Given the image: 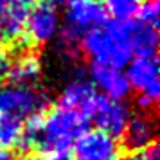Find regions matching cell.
Segmentation results:
<instances>
[{"label": "cell", "instance_id": "cell-1", "mask_svg": "<svg viewBox=\"0 0 160 160\" xmlns=\"http://www.w3.org/2000/svg\"><path fill=\"white\" fill-rule=\"evenodd\" d=\"M88 117L58 102L49 112L27 124L25 146H38L40 151L65 155L87 131Z\"/></svg>", "mask_w": 160, "mask_h": 160}, {"label": "cell", "instance_id": "cell-2", "mask_svg": "<svg viewBox=\"0 0 160 160\" xmlns=\"http://www.w3.org/2000/svg\"><path fill=\"white\" fill-rule=\"evenodd\" d=\"M79 51L92 65L122 68L135 56L130 36V22L104 23L79 40Z\"/></svg>", "mask_w": 160, "mask_h": 160}, {"label": "cell", "instance_id": "cell-3", "mask_svg": "<svg viewBox=\"0 0 160 160\" xmlns=\"http://www.w3.org/2000/svg\"><path fill=\"white\" fill-rule=\"evenodd\" d=\"M49 95L36 87L22 85H0V115L15 117L29 124L47 112Z\"/></svg>", "mask_w": 160, "mask_h": 160}, {"label": "cell", "instance_id": "cell-4", "mask_svg": "<svg viewBox=\"0 0 160 160\" xmlns=\"http://www.w3.org/2000/svg\"><path fill=\"white\" fill-rule=\"evenodd\" d=\"M106 15L101 0H68L61 22V38L79 43L87 32L106 23Z\"/></svg>", "mask_w": 160, "mask_h": 160}, {"label": "cell", "instance_id": "cell-5", "mask_svg": "<svg viewBox=\"0 0 160 160\" xmlns=\"http://www.w3.org/2000/svg\"><path fill=\"white\" fill-rule=\"evenodd\" d=\"M126 79L130 90L137 95V104L148 112L151 110L160 97L158 83V61L157 54L151 56H133L126 65Z\"/></svg>", "mask_w": 160, "mask_h": 160}, {"label": "cell", "instance_id": "cell-6", "mask_svg": "<svg viewBox=\"0 0 160 160\" xmlns=\"http://www.w3.org/2000/svg\"><path fill=\"white\" fill-rule=\"evenodd\" d=\"M59 32H61V16L54 6L43 2L29 9L23 25V34L32 45L52 43L54 40H58Z\"/></svg>", "mask_w": 160, "mask_h": 160}, {"label": "cell", "instance_id": "cell-7", "mask_svg": "<svg viewBox=\"0 0 160 160\" xmlns=\"http://www.w3.org/2000/svg\"><path fill=\"white\" fill-rule=\"evenodd\" d=\"M76 160H122V148L115 137L101 130L85 131L74 144Z\"/></svg>", "mask_w": 160, "mask_h": 160}, {"label": "cell", "instance_id": "cell-8", "mask_svg": "<svg viewBox=\"0 0 160 160\" xmlns=\"http://www.w3.org/2000/svg\"><path fill=\"white\" fill-rule=\"evenodd\" d=\"M99 97L101 95L97 94L90 78L83 76V74H76L65 83L61 95H59V102L68 108L78 110L79 113L90 119Z\"/></svg>", "mask_w": 160, "mask_h": 160}, {"label": "cell", "instance_id": "cell-9", "mask_svg": "<svg viewBox=\"0 0 160 160\" xmlns=\"http://www.w3.org/2000/svg\"><path fill=\"white\" fill-rule=\"evenodd\" d=\"M131 113L130 106L124 101H115V99H106L99 97V101L95 104L94 113L90 119H94L97 124V130L108 133L112 137H121L124 126L128 124Z\"/></svg>", "mask_w": 160, "mask_h": 160}, {"label": "cell", "instance_id": "cell-10", "mask_svg": "<svg viewBox=\"0 0 160 160\" xmlns=\"http://www.w3.org/2000/svg\"><path fill=\"white\" fill-rule=\"evenodd\" d=\"M122 146L128 151H142L155 146V138H157V124L148 112H140L130 117L128 124L124 126L122 133Z\"/></svg>", "mask_w": 160, "mask_h": 160}, {"label": "cell", "instance_id": "cell-11", "mask_svg": "<svg viewBox=\"0 0 160 160\" xmlns=\"http://www.w3.org/2000/svg\"><path fill=\"white\" fill-rule=\"evenodd\" d=\"M90 81L97 92H101L102 97L106 99H115L124 101L130 95V85L126 79V74L122 68H113V67H97L92 65L90 70Z\"/></svg>", "mask_w": 160, "mask_h": 160}, {"label": "cell", "instance_id": "cell-12", "mask_svg": "<svg viewBox=\"0 0 160 160\" xmlns=\"http://www.w3.org/2000/svg\"><path fill=\"white\" fill-rule=\"evenodd\" d=\"M31 0H0V36L15 42L23 36Z\"/></svg>", "mask_w": 160, "mask_h": 160}, {"label": "cell", "instance_id": "cell-13", "mask_svg": "<svg viewBox=\"0 0 160 160\" xmlns=\"http://www.w3.org/2000/svg\"><path fill=\"white\" fill-rule=\"evenodd\" d=\"M6 78L13 85H22V87H36V83L42 78V63L34 54H20V56H11L8 74Z\"/></svg>", "mask_w": 160, "mask_h": 160}, {"label": "cell", "instance_id": "cell-14", "mask_svg": "<svg viewBox=\"0 0 160 160\" xmlns=\"http://www.w3.org/2000/svg\"><path fill=\"white\" fill-rule=\"evenodd\" d=\"M130 36L135 56H151L157 54L158 47V25L146 23L140 20L130 22Z\"/></svg>", "mask_w": 160, "mask_h": 160}, {"label": "cell", "instance_id": "cell-15", "mask_svg": "<svg viewBox=\"0 0 160 160\" xmlns=\"http://www.w3.org/2000/svg\"><path fill=\"white\" fill-rule=\"evenodd\" d=\"M25 130L27 124L15 117L0 115V149L13 151L25 146Z\"/></svg>", "mask_w": 160, "mask_h": 160}, {"label": "cell", "instance_id": "cell-16", "mask_svg": "<svg viewBox=\"0 0 160 160\" xmlns=\"http://www.w3.org/2000/svg\"><path fill=\"white\" fill-rule=\"evenodd\" d=\"M142 0H108L104 4L106 13L112 15L113 22H131L137 18Z\"/></svg>", "mask_w": 160, "mask_h": 160}, {"label": "cell", "instance_id": "cell-17", "mask_svg": "<svg viewBox=\"0 0 160 160\" xmlns=\"http://www.w3.org/2000/svg\"><path fill=\"white\" fill-rule=\"evenodd\" d=\"M158 13H160L158 0H142V6H140V11L137 15V20L158 25Z\"/></svg>", "mask_w": 160, "mask_h": 160}, {"label": "cell", "instance_id": "cell-18", "mask_svg": "<svg viewBox=\"0 0 160 160\" xmlns=\"http://www.w3.org/2000/svg\"><path fill=\"white\" fill-rule=\"evenodd\" d=\"M126 160H160V153L157 146H151L148 149H142V151H135L131 153Z\"/></svg>", "mask_w": 160, "mask_h": 160}, {"label": "cell", "instance_id": "cell-19", "mask_svg": "<svg viewBox=\"0 0 160 160\" xmlns=\"http://www.w3.org/2000/svg\"><path fill=\"white\" fill-rule=\"evenodd\" d=\"M25 160H67L65 155H54V153H32V155H29Z\"/></svg>", "mask_w": 160, "mask_h": 160}, {"label": "cell", "instance_id": "cell-20", "mask_svg": "<svg viewBox=\"0 0 160 160\" xmlns=\"http://www.w3.org/2000/svg\"><path fill=\"white\" fill-rule=\"evenodd\" d=\"M0 160H15V155H13V151L0 149Z\"/></svg>", "mask_w": 160, "mask_h": 160}, {"label": "cell", "instance_id": "cell-21", "mask_svg": "<svg viewBox=\"0 0 160 160\" xmlns=\"http://www.w3.org/2000/svg\"><path fill=\"white\" fill-rule=\"evenodd\" d=\"M47 4H51V6H54V4H65V2H68V0H45Z\"/></svg>", "mask_w": 160, "mask_h": 160}]
</instances>
